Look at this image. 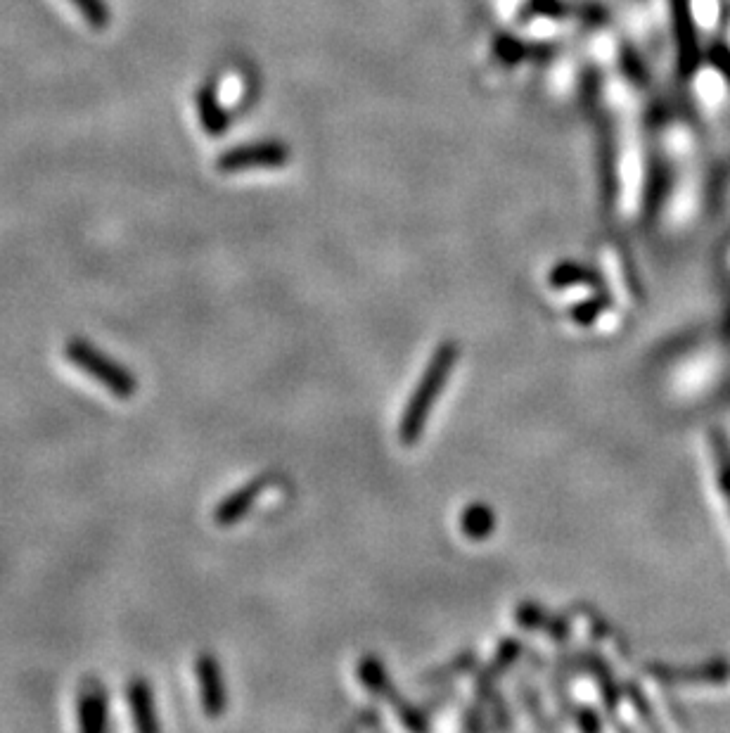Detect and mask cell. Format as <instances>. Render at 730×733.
Masks as SVG:
<instances>
[{
	"instance_id": "9",
	"label": "cell",
	"mask_w": 730,
	"mask_h": 733,
	"mask_svg": "<svg viewBox=\"0 0 730 733\" xmlns=\"http://www.w3.org/2000/svg\"><path fill=\"white\" fill-rule=\"evenodd\" d=\"M515 617H517V624H522V627H527V629L548 631L555 641H565L569 636L567 620L548 615L546 610L539 608V605H534V603H522L520 608L515 610Z\"/></svg>"
},
{
	"instance_id": "6",
	"label": "cell",
	"mask_w": 730,
	"mask_h": 733,
	"mask_svg": "<svg viewBox=\"0 0 730 733\" xmlns=\"http://www.w3.org/2000/svg\"><path fill=\"white\" fill-rule=\"evenodd\" d=\"M271 482H273V475H268V473L249 480L245 487L238 489V492L228 494L226 499L219 503V508L214 511V520L219 522L221 527H230V525H235V522H240L249 511H252L256 499H259V496L264 494L268 487H271Z\"/></svg>"
},
{
	"instance_id": "13",
	"label": "cell",
	"mask_w": 730,
	"mask_h": 733,
	"mask_svg": "<svg viewBox=\"0 0 730 733\" xmlns=\"http://www.w3.org/2000/svg\"><path fill=\"white\" fill-rule=\"evenodd\" d=\"M612 302L610 297L607 295H598V297H591L586 299V302L576 304V307H572V311H569V318H572L574 323L579 325H591L598 321V316L603 314L605 309H610Z\"/></svg>"
},
{
	"instance_id": "10",
	"label": "cell",
	"mask_w": 730,
	"mask_h": 733,
	"mask_svg": "<svg viewBox=\"0 0 730 733\" xmlns=\"http://www.w3.org/2000/svg\"><path fill=\"white\" fill-rule=\"evenodd\" d=\"M460 529H463L467 539L484 541L496 529V515L486 503H470L465 513L460 515Z\"/></svg>"
},
{
	"instance_id": "7",
	"label": "cell",
	"mask_w": 730,
	"mask_h": 733,
	"mask_svg": "<svg viewBox=\"0 0 730 733\" xmlns=\"http://www.w3.org/2000/svg\"><path fill=\"white\" fill-rule=\"evenodd\" d=\"M79 726L88 733L102 731L107 726V696L105 688H100L98 684H88L86 688H81Z\"/></svg>"
},
{
	"instance_id": "8",
	"label": "cell",
	"mask_w": 730,
	"mask_h": 733,
	"mask_svg": "<svg viewBox=\"0 0 730 733\" xmlns=\"http://www.w3.org/2000/svg\"><path fill=\"white\" fill-rule=\"evenodd\" d=\"M128 705H131L133 722L140 731H157V717H155V700H152V688L145 679H133L128 684Z\"/></svg>"
},
{
	"instance_id": "4",
	"label": "cell",
	"mask_w": 730,
	"mask_h": 733,
	"mask_svg": "<svg viewBox=\"0 0 730 733\" xmlns=\"http://www.w3.org/2000/svg\"><path fill=\"white\" fill-rule=\"evenodd\" d=\"M287 162V150L278 143H261V145H249V148H238L230 150L223 155L216 167L223 174H238V171H249V169H273L283 167Z\"/></svg>"
},
{
	"instance_id": "11",
	"label": "cell",
	"mask_w": 730,
	"mask_h": 733,
	"mask_svg": "<svg viewBox=\"0 0 730 733\" xmlns=\"http://www.w3.org/2000/svg\"><path fill=\"white\" fill-rule=\"evenodd\" d=\"M197 112H200L204 131L211 133V136H221L226 131L228 119L221 110L219 100H216V93L209 86H204L200 95H197Z\"/></svg>"
},
{
	"instance_id": "12",
	"label": "cell",
	"mask_w": 730,
	"mask_h": 733,
	"mask_svg": "<svg viewBox=\"0 0 730 733\" xmlns=\"http://www.w3.org/2000/svg\"><path fill=\"white\" fill-rule=\"evenodd\" d=\"M550 285L555 288H567V285H591V288H603V280L593 269H586L581 264H560L550 273Z\"/></svg>"
},
{
	"instance_id": "3",
	"label": "cell",
	"mask_w": 730,
	"mask_h": 733,
	"mask_svg": "<svg viewBox=\"0 0 730 733\" xmlns=\"http://www.w3.org/2000/svg\"><path fill=\"white\" fill-rule=\"evenodd\" d=\"M358 677H361L365 688H370L377 698L387 700V703L394 707L396 715H399V719L408 726V729L413 731L427 729V719L422 717L418 707H413L406 698H401V693L396 691L392 679H389V674L384 672L382 662L377 660L375 655H365L361 660V665H358Z\"/></svg>"
},
{
	"instance_id": "14",
	"label": "cell",
	"mask_w": 730,
	"mask_h": 733,
	"mask_svg": "<svg viewBox=\"0 0 730 733\" xmlns=\"http://www.w3.org/2000/svg\"><path fill=\"white\" fill-rule=\"evenodd\" d=\"M76 8L81 10V15L93 24V27H107L110 22V10H107L105 0H72Z\"/></svg>"
},
{
	"instance_id": "15",
	"label": "cell",
	"mask_w": 730,
	"mask_h": 733,
	"mask_svg": "<svg viewBox=\"0 0 730 733\" xmlns=\"http://www.w3.org/2000/svg\"><path fill=\"white\" fill-rule=\"evenodd\" d=\"M576 722H579L584 731H600V726H603L598 715H593V710H588V707H581L579 715H576Z\"/></svg>"
},
{
	"instance_id": "2",
	"label": "cell",
	"mask_w": 730,
	"mask_h": 733,
	"mask_svg": "<svg viewBox=\"0 0 730 733\" xmlns=\"http://www.w3.org/2000/svg\"><path fill=\"white\" fill-rule=\"evenodd\" d=\"M67 359L74 363L79 371H83L88 378L100 382L102 387H107L117 399H131L136 394L138 382L131 373L126 371L124 366H119L117 361H112L110 356H105L100 349H95L91 342L86 340H69L67 349H64Z\"/></svg>"
},
{
	"instance_id": "5",
	"label": "cell",
	"mask_w": 730,
	"mask_h": 733,
	"mask_svg": "<svg viewBox=\"0 0 730 733\" xmlns=\"http://www.w3.org/2000/svg\"><path fill=\"white\" fill-rule=\"evenodd\" d=\"M195 672L197 681H200L204 715L211 719L221 717L223 710H226L228 698H226V681H223L219 660H216L211 653H202L200 658H197Z\"/></svg>"
},
{
	"instance_id": "1",
	"label": "cell",
	"mask_w": 730,
	"mask_h": 733,
	"mask_svg": "<svg viewBox=\"0 0 730 733\" xmlns=\"http://www.w3.org/2000/svg\"><path fill=\"white\" fill-rule=\"evenodd\" d=\"M458 354H460L458 344L451 340L441 342L437 347V352H434L432 361H429L425 373H422L418 387H415L413 397L408 401L406 411H403L401 416L399 423L401 444L413 446L422 437L427 420L432 416L434 404H437L441 390H444L448 378H451Z\"/></svg>"
}]
</instances>
